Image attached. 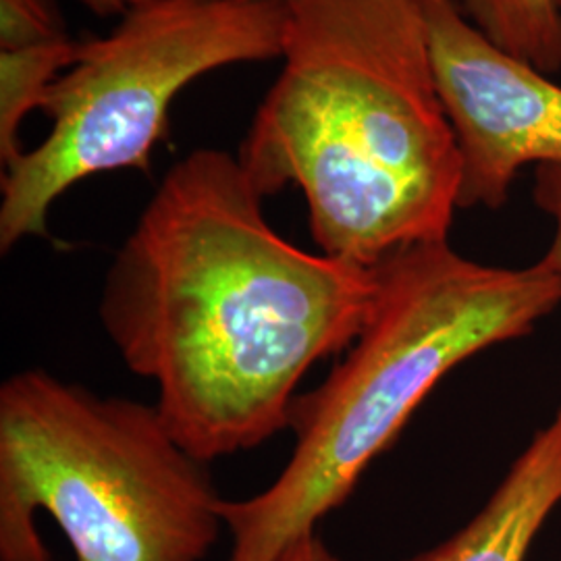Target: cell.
<instances>
[{
  "mask_svg": "<svg viewBox=\"0 0 561 561\" xmlns=\"http://www.w3.org/2000/svg\"><path fill=\"white\" fill-rule=\"evenodd\" d=\"M561 503V408L512 463L481 512L442 545L408 561H524Z\"/></svg>",
  "mask_w": 561,
  "mask_h": 561,
  "instance_id": "7",
  "label": "cell"
},
{
  "mask_svg": "<svg viewBox=\"0 0 561 561\" xmlns=\"http://www.w3.org/2000/svg\"><path fill=\"white\" fill-rule=\"evenodd\" d=\"M277 561H343L317 537V533L294 542Z\"/></svg>",
  "mask_w": 561,
  "mask_h": 561,
  "instance_id": "12",
  "label": "cell"
},
{
  "mask_svg": "<svg viewBox=\"0 0 561 561\" xmlns=\"http://www.w3.org/2000/svg\"><path fill=\"white\" fill-rule=\"evenodd\" d=\"M65 36L53 0H0V50H20Z\"/></svg>",
  "mask_w": 561,
  "mask_h": 561,
  "instance_id": "10",
  "label": "cell"
},
{
  "mask_svg": "<svg viewBox=\"0 0 561 561\" xmlns=\"http://www.w3.org/2000/svg\"><path fill=\"white\" fill-rule=\"evenodd\" d=\"M535 202L553 219L556 233L549 252L542 256L561 279V162L539 164L535 173Z\"/></svg>",
  "mask_w": 561,
  "mask_h": 561,
  "instance_id": "11",
  "label": "cell"
},
{
  "mask_svg": "<svg viewBox=\"0 0 561 561\" xmlns=\"http://www.w3.org/2000/svg\"><path fill=\"white\" fill-rule=\"evenodd\" d=\"M285 0H146L46 94L50 134L4 167L0 250L48 238V213L76 183L141 169L169 134V113L202 76L283 55Z\"/></svg>",
  "mask_w": 561,
  "mask_h": 561,
  "instance_id": "5",
  "label": "cell"
},
{
  "mask_svg": "<svg viewBox=\"0 0 561 561\" xmlns=\"http://www.w3.org/2000/svg\"><path fill=\"white\" fill-rule=\"evenodd\" d=\"M80 53L69 36L20 50H0V161L20 157L21 123L44 106L50 85L59 80Z\"/></svg>",
  "mask_w": 561,
  "mask_h": 561,
  "instance_id": "8",
  "label": "cell"
},
{
  "mask_svg": "<svg viewBox=\"0 0 561 561\" xmlns=\"http://www.w3.org/2000/svg\"><path fill=\"white\" fill-rule=\"evenodd\" d=\"M283 69L241 141L264 198L300 187L322 254L377 266L447 240L458 141L437 90L422 0H285Z\"/></svg>",
  "mask_w": 561,
  "mask_h": 561,
  "instance_id": "2",
  "label": "cell"
},
{
  "mask_svg": "<svg viewBox=\"0 0 561 561\" xmlns=\"http://www.w3.org/2000/svg\"><path fill=\"white\" fill-rule=\"evenodd\" d=\"M375 268L379 300L358 340L322 385L294 401L287 466L259 495L221 502L229 561H277L317 533L449 370L528 335L561 301L547 262L489 266L447 240L401 248Z\"/></svg>",
  "mask_w": 561,
  "mask_h": 561,
  "instance_id": "3",
  "label": "cell"
},
{
  "mask_svg": "<svg viewBox=\"0 0 561 561\" xmlns=\"http://www.w3.org/2000/svg\"><path fill=\"white\" fill-rule=\"evenodd\" d=\"M96 18H123L127 11L146 0H78Z\"/></svg>",
  "mask_w": 561,
  "mask_h": 561,
  "instance_id": "13",
  "label": "cell"
},
{
  "mask_svg": "<svg viewBox=\"0 0 561 561\" xmlns=\"http://www.w3.org/2000/svg\"><path fill=\"white\" fill-rule=\"evenodd\" d=\"M238 154L175 162L106 271L101 321L196 460L248 451L289 428L296 389L358 340L377 268L306 252L264 217Z\"/></svg>",
  "mask_w": 561,
  "mask_h": 561,
  "instance_id": "1",
  "label": "cell"
},
{
  "mask_svg": "<svg viewBox=\"0 0 561 561\" xmlns=\"http://www.w3.org/2000/svg\"><path fill=\"white\" fill-rule=\"evenodd\" d=\"M221 502L157 405L41 368L2 382L0 561H202Z\"/></svg>",
  "mask_w": 561,
  "mask_h": 561,
  "instance_id": "4",
  "label": "cell"
},
{
  "mask_svg": "<svg viewBox=\"0 0 561 561\" xmlns=\"http://www.w3.org/2000/svg\"><path fill=\"white\" fill-rule=\"evenodd\" d=\"M422 13L460 150V208H500L524 164L561 162V88L489 41L458 0H422Z\"/></svg>",
  "mask_w": 561,
  "mask_h": 561,
  "instance_id": "6",
  "label": "cell"
},
{
  "mask_svg": "<svg viewBox=\"0 0 561 561\" xmlns=\"http://www.w3.org/2000/svg\"><path fill=\"white\" fill-rule=\"evenodd\" d=\"M463 13L507 55L541 73L561 69V0H461Z\"/></svg>",
  "mask_w": 561,
  "mask_h": 561,
  "instance_id": "9",
  "label": "cell"
}]
</instances>
